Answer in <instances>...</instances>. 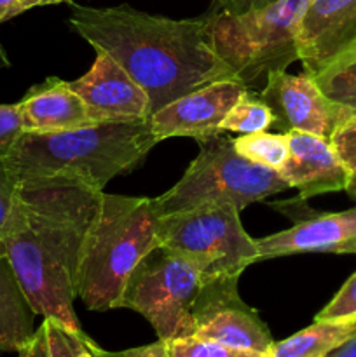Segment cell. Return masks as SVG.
Listing matches in <instances>:
<instances>
[{"label": "cell", "instance_id": "obj_16", "mask_svg": "<svg viewBox=\"0 0 356 357\" xmlns=\"http://www.w3.org/2000/svg\"><path fill=\"white\" fill-rule=\"evenodd\" d=\"M24 131L54 132L96 126L82 98L70 89L66 80L49 77L31 87L17 103Z\"/></svg>", "mask_w": 356, "mask_h": 357}, {"label": "cell", "instance_id": "obj_2", "mask_svg": "<svg viewBox=\"0 0 356 357\" xmlns=\"http://www.w3.org/2000/svg\"><path fill=\"white\" fill-rule=\"evenodd\" d=\"M73 30L94 47L114 56L143 87L154 112L218 80H236L216 52L209 16L170 20L133 7L73 6Z\"/></svg>", "mask_w": 356, "mask_h": 357}, {"label": "cell", "instance_id": "obj_18", "mask_svg": "<svg viewBox=\"0 0 356 357\" xmlns=\"http://www.w3.org/2000/svg\"><path fill=\"white\" fill-rule=\"evenodd\" d=\"M356 333V319L316 321L299 333L274 342L267 357H327Z\"/></svg>", "mask_w": 356, "mask_h": 357}, {"label": "cell", "instance_id": "obj_27", "mask_svg": "<svg viewBox=\"0 0 356 357\" xmlns=\"http://www.w3.org/2000/svg\"><path fill=\"white\" fill-rule=\"evenodd\" d=\"M17 202V181L7 169L3 162H0V237L7 232L13 222L14 209Z\"/></svg>", "mask_w": 356, "mask_h": 357}, {"label": "cell", "instance_id": "obj_11", "mask_svg": "<svg viewBox=\"0 0 356 357\" xmlns=\"http://www.w3.org/2000/svg\"><path fill=\"white\" fill-rule=\"evenodd\" d=\"M248 87L237 80H218L171 101L150 117L152 132L159 142L168 138H194L208 142L223 135L222 124L230 108Z\"/></svg>", "mask_w": 356, "mask_h": 357}, {"label": "cell", "instance_id": "obj_22", "mask_svg": "<svg viewBox=\"0 0 356 357\" xmlns=\"http://www.w3.org/2000/svg\"><path fill=\"white\" fill-rule=\"evenodd\" d=\"M272 122L274 119L264 100L258 94L246 89L227 114L222 124V131L250 135V132L265 131L267 128H271Z\"/></svg>", "mask_w": 356, "mask_h": 357}, {"label": "cell", "instance_id": "obj_19", "mask_svg": "<svg viewBox=\"0 0 356 357\" xmlns=\"http://www.w3.org/2000/svg\"><path fill=\"white\" fill-rule=\"evenodd\" d=\"M313 79L325 96L356 114V42Z\"/></svg>", "mask_w": 356, "mask_h": 357}, {"label": "cell", "instance_id": "obj_25", "mask_svg": "<svg viewBox=\"0 0 356 357\" xmlns=\"http://www.w3.org/2000/svg\"><path fill=\"white\" fill-rule=\"evenodd\" d=\"M330 145L349 174H356V115L335 129Z\"/></svg>", "mask_w": 356, "mask_h": 357}, {"label": "cell", "instance_id": "obj_13", "mask_svg": "<svg viewBox=\"0 0 356 357\" xmlns=\"http://www.w3.org/2000/svg\"><path fill=\"white\" fill-rule=\"evenodd\" d=\"M356 42V0H311L297 30L304 73L323 72Z\"/></svg>", "mask_w": 356, "mask_h": 357}, {"label": "cell", "instance_id": "obj_1", "mask_svg": "<svg viewBox=\"0 0 356 357\" xmlns=\"http://www.w3.org/2000/svg\"><path fill=\"white\" fill-rule=\"evenodd\" d=\"M101 194L63 178L21 181L13 222L0 237V255L34 312L75 333L82 331L73 310L77 268Z\"/></svg>", "mask_w": 356, "mask_h": 357}, {"label": "cell", "instance_id": "obj_7", "mask_svg": "<svg viewBox=\"0 0 356 357\" xmlns=\"http://www.w3.org/2000/svg\"><path fill=\"white\" fill-rule=\"evenodd\" d=\"M157 236L159 244L184 255L202 281L239 278L258 261L257 241L248 236L239 211L230 204H205L161 216Z\"/></svg>", "mask_w": 356, "mask_h": 357}, {"label": "cell", "instance_id": "obj_4", "mask_svg": "<svg viewBox=\"0 0 356 357\" xmlns=\"http://www.w3.org/2000/svg\"><path fill=\"white\" fill-rule=\"evenodd\" d=\"M154 199L101 194L77 268V298L89 310L117 309L133 268L159 244Z\"/></svg>", "mask_w": 356, "mask_h": 357}, {"label": "cell", "instance_id": "obj_17", "mask_svg": "<svg viewBox=\"0 0 356 357\" xmlns=\"http://www.w3.org/2000/svg\"><path fill=\"white\" fill-rule=\"evenodd\" d=\"M35 316L13 267L0 255V352H20L30 342Z\"/></svg>", "mask_w": 356, "mask_h": 357}, {"label": "cell", "instance_id": "obj_32", "mask_svg": "<svg viewBox=\"0 0 356 357\" xmlns=\"http://www.w3.org/2000/svg\"><path fill=\"white\" fill-rule=\"evenodd\" d=\"M80 335H82V331H79V333H73V337H75L77 356H79V357H91V356H89V352H87V349L84 347L82 338H80Z\"/></svg>", "mask_w": 356, "mask_h": 357}, {"label": "cell", "instance_id": "obj_23", "mask_svg": "<svg viewBox=\"0 0 356 357\" xmlns=\"http://www.w3.org/2000/svg\"><path fill=\"white\" fill-rule=\"evenodd\" d=\"M170 357H267V352L230 347L205 338L188 337L168 342Z\"/></svg>", "mask_w": 356, "mask_h": 357}, {"label": "cell", "instance_id": "obj_33", "mask_svg": "<svg viewBox=\"0 0 356 357\" xmlns=\"http://www.w3.org/2000/svg\"><path fill=\"white\" fill-rule=\"evenodd\" d=\"M346 192H348L351 197L356 199V174H351V178H349V183L348 187H346Z\"/></svg>", "mask_w": 356, "mask_h": 357}, {"label": "cell", "instance_id": "obj_5", "mask_svg": "<svg viewBox=\"0 0 356 357\" xmlns=\"http://www.w3.org/2000/svg\"><path fill=\"white\" fill-rule=\"evenodd\" d=\"M199 155L178 183L154 199L161 216L205 204H230L241 211L290 188L278 171L248 160L223 135L199 142Z\"/></svg>", "mask_w": 356, "mask_h": 357}, {"label": "cell", "instance_id": "obj_15", "mask_svg": "<svg viewBox=\"0 0 356 357\" xmlns=\"http://www.w3.org/2000/svg\"><path fill=\"white\" fill-rule=\"evenodd\" d=\"M286 136L290 153L278 173L290 188L299 190V199L346 192L351 174L339 160L330 139L304 131H288Z\"/></svg>", "mask_w": 356, "mask_h": 357}, {"label": "cell", "instance_id": "obj_34", "mask_svg": "<svg viewBox=\"0 0 356 357\" xmlns=\"http://www.w3.org/2000/svg\"><path fill=\"white\" fill-rule=\"evenodd\" d=\"M7 66H10V61L9 58H7L6 49H3V45L0 44V68H7Z\"/></svg>", "mask_w": 356, "mask_h": 357}, {"label": "cell", "instance_id": "obj_10", "mask_svg": "<svg viewBox=\"0 0 356 357\" xmlns=\"http://www.w3.org/2000/svg\"><path fill=\"white\" fill-rule=\"evenodd\" d=\"M271 110L272 126L281 132L304 131L330 139L335 129L356 115L334 103L307 73L290 75L286 70L269 72L258 93Z\"/></svg>", "mask_w": 356, "mask_h": 357}, {"label": "cell", "instance_id": "obj_12", "mask_svg": "<svg viewBox=\"0 0 356 357\" xmlns=\"http://www.w3.org/2000/svg\"><path fill=\"white\" fill-rule=\"evenodd\" d=\"M96 124L142 122L152 117L150 100L143 87L105 51H96V59L86 75L68 82Z\"/></svg>", "mask_w": 356, "mask_h": 357}, {"label": "cell", "instance_id": "obj_26", "mask_svg": "<svg viewBox=\"0 0 356 357\" xmlns=\"http://www.w3.org/2000/svg\"><path fill=\"white\" fill-rule=\"evenodd\" d=\"M23 132L24 126L17 105H0V162L9 157Z\"/></svg>", "mask_w": 356, "mask_h": 357}, {"label": "cell", "instance_id": "obj_14", "mask_svg": "<svg viewBox=\"0 0 356 357\" xmlns=\"http://www.w3.org/2000/svg\"><path fill=\"white\" fill-rule=\"evenodd\" d=\"M258 261L295 253H356V206L302 218L292 229L257 239Z\"/></svg>", "mask_w": 356, "mask_h": 357}, {"label": "cell", "instance_id": "obj_30", "mask_svg": "<svg viewBox=\"0 0 356 357\" xmlns=\"http://www.w3.org/2000/svg\"><path fill=\"white\" fill-rule=\"evenodd\" d=\"M278 0H216V6L222 13L230 16H243V14L255 13V10L265 9Z\"/></svg>", "mask_w": 356, "mask_h": 357}, {"label": "cell", "instance_id": "obj_29", "mask_svg": "<svg viewBox=\"0 0 356 357\" xmlns=\"http://www.w3.org/2000/svg\"><path fill=\"white\" fill-rule=\"evenodd\" d=\"M73 0H0V24L31 7L52 6V3H72Z\"/></svg>", "mask_w": 356, "mask_h": 357}, {"label": "cell", "instance_id": "obj_24", "mask_svg": "<svg viewBox=\"0 0 356 357\" xmlns=\"http://www.w3.org/2000/svg\"><path fill=\"white\" fill-rule=\"evenodd\" d=\"M316 321L356 319V272L342 284L337 295L316 314Z\"/></svg>", "mask_w": 356, "mask_h": 357}, {"label": "cell", "instance_id": "obj_20", "mask_svg": "<svg viewBox=\"0 0 356 357\" xmlns=\"http://www.w3.org/2000/svg\"><path fill=\"white\" fill-rule=\"evenodd\" d=\"M232 142L241 155L269 169L279 171L288 159L290 146L286 132H250Z\"/></svg>", "mask_w": 356, "mask_h": 357}, {"label": "cell", "instance_id": "obj_9", "mask_svg": "<svg viewBox=\"0 0 356 357\" xmlns=\"http://www.w3.org/2000/svg\"><path fill=\"white\" fill-rule=\"evenodd\" d=\"M239 278L202 281L192 305L194 337L248 351L269 352L274 340L257 310L248 307L237 293Z\"/></svg>", "mask_w": 356, "mask_h": 357}, {"label": "cell", "instance_id": "obj_8", "mask_svg": "<svg viewBox=\"0 0 356 357\" xmlns=\"http://www.w3.org/2000/svg\"><path fill=\"white\" fill-rule=\"evenodd\" d=\"M201 286V274L184 255L157 244L129 274L117 309L142 314L159 340L194 337L191 310Z\"/></svg>", "mask_w": 356, "mask_h": 357}, {"label": "cell", "instance_id": "obj_3", "mask_svg": "<svg viewBox=\"0 0 356 357\" xmlns=\"http://www.w3.org/2000/svg\"><path fill=\"white\" fill-rule=\"evenodd\" d=\"M157 143L150 119L72 131H24L3 164L17 183L63 178L103 190L108 181L143 162Z\"/></svg>", "mask_w": 356, "mask_h": 357}, {"label": "cell", "instance_id": "obj_31", "mask_svg": "<svg viewBox=\"0 0 356 357\" xmlns=\"http://www.w3.org/2000/svg\"><path fill=\"white\" fill-rule=\"evenodd\" d=\"M327 357H356V333L349 337L344 344L339 345L335 351H332Z\"/></svg>", "mask_w": 356, "mask_h": 357}, {"label": "cell", "instance_id": "obj_6", "mask_svg": "<svg viewBox=\"0 0 356 357\" xmlns=\"http://www.w3.org/2000/svg\"><path fill=\"white\" fill-rule=\"evenodd\" d=\"M311 0H278L243 16L209 13L213 45L232 68L237 82L257 86L262 75L286 70L299 59L297 30Z\"/></svg>", "mask_w": 356, "mask_h": 357}, {"label": "cell", "instance_id": "obj_28", "mask_svg": "<svg viewBox=\"0 0 356 357\" xmlns=\"http://www.w3.org/2000/svg\"><path fill=\"white\" fill-rule=\"evenodd\" d=\"M84 347L87 349L91 357H170V349H168L166 340H157L150 345H142V347L128 349L121 352H108L101 349L100 345L94 344L87 335H80Z\"/></svg>", "mask_w": 356, "mask_h": 357}, {"label": "cell", "instance_id": "obj_21", "mask_svg": "<svg viewBox=\"0 0 356 357\" xmlns=\"http://www.w3.org/2000/svg\"><path fill=\"white\" fill-rule=\"evenodd\" d=\"M73 333L54 319H44L17 357H79Z\"/></svg>", "mask_w": 356, "mask_h": 357}]
</instances>
